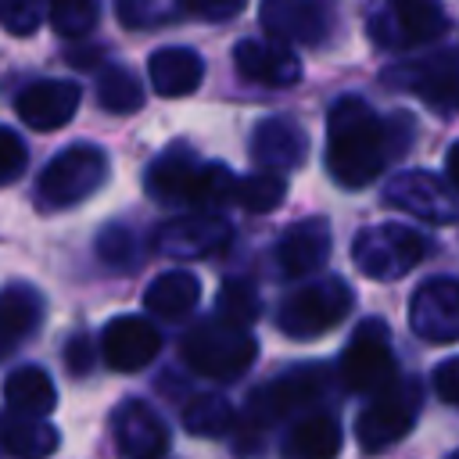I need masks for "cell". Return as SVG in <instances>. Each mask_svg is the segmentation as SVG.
Returning a JSON list of instances; mask_svg holds the SVG:
<instances>
[{"label": "cell", "mask_w": 459, "mask_h": 459, "mask_svg": "<svg viewBox=\"0 0 459 459\" xmlns=\"http://www.w3.org/2000/svg\"><path fill=\"white\" fill-rule=\"evenodd\" d=\"M391 154L387 122L359 97L333 100L326 115V169L344 190L373 183Z\"/></svg>", "instance_id": "1"}, {"label": "cell", "mask_w": 459, "mask_h": 459, "mask_svg": "<svg viewBox=\"0 0 459 459\" xmlns=\"http://www.w3.org/2000/svg\"><path fill=\"white\" fill-rule=\"evenodd\" d=\"M233 172L222 165H201L183 147L165 151L147 169V194L161 204H190V208H212L233 197Z\"/></svg>", "instance_id": "2"}, {"label": "cell", "mask_w": 459, "mask_h": 459, "mask_svg": "<svg viewBox=\"0 0 459 459\" xmlns=\"http://www.w3.org/2000/svg\"><path fill=\"white\" fill-rule=\"evenodd\" d=\"M179 351L194 373L208 380H233L255 362L258 344L240 323H230L215 312L212 319H201L194 330H186Z\"/></svg>", "instance_id": "3"}, {"label": "cell", "mask_w": 459, "mask_h": 459, "mask_svg": "<svg viewBox=\"0 0 459 459\" xmlns=\"http://www.w3.org/2000/svg\"><path fill=\"white\" fill-rule=\"evenodd\" d=\"M108 179V154L93 143L65 147L50 165L39 172V201L47 208H68L86 201Z\"/></svg>", "instance_id": "4"}, {"label": "cell", "mask_w": 459, "mask_h": 459, "mask_svg": "<svg viewBox=\"0 0 459 459\" xmlns=\"http://www.w3.org/2000/svg\"><path fill=\"white\" fill-rule=\"evenodd\" d=\"M423 255H427L423 237L416 230L402 226V222L369 226L351 244L355 269L366 273V276H373V280H394V276L409 273L412 265H420Z\"/></svg>", "instance_id": "5"}, {"label": "cell", "mask_w": 459, "mask_h": 459, "mask_svg": "<svg viewBox=\"0 0 459 459\" xmlns=\"http://www.w3.org/2000/svg\"><path fill=\"white\" fill-rule=\"evenodd\" d=\"M351 308V287L337 276H326L298 294H290L280 308V330L294 341H308L337 326Z\"/></svg>", "instance_id": "6"}, {"label": "cell", "mask_w": 459, "mask_h": 459, "mask_svg": "<svg viewBox=\"0 0 459 459\" xmlns=\"http://www.w3.org/2000/svg\"><path fill=\"white\" fill-rule=\"evenodd\" d=\"M448 29L445 11L437 0H380L369 14V36L380 47H416L434 43Z\"/></svg>", "instance_id": "7"}, {"label": "cell", "mask_w": 459, "mask_h": 459, "mask_svg": "<svg viewBox=\"0 0 459 459\" xmlns=\"http://www.w3.org/2000/svg\"><path fill=\"white\" fill-rule=\"evenodd\" d=\"M420 380H405L398 387H384L377 391L373 405L362 409V416L355 420V437L366 452H380L387 445H394L398 437H405L412 430L416 409H420Z\"/></svg>", "instance_id": "8"}, {"label": "cell", "mask_w": 459, "mask_h": 459, "mask_svg": "<svg viewBox=\"0 0 459 459\" xmlns=\"http://www.w3.org/2000/svg\"><path fill=\"white\" fill-rule=\"evenodd\" d=\"M341 377L351 391H373V394L394 380V351L387 341V326L380 319H366L351 333L341 355Z\"/></svg>", "instance_id": "9"}, {"label": "cell", "mask_w": 459, "mask_h": 459, "mask_svg": "<svg viewBox=\"0 0 459 459\" xmlns=\"http://www.w3.org/2000/svg\"><path fill=\"white\" fill-rule=\"evenodd\" d=\"M391 72H398V75H387L391 86L412 90L437 115H455L459 111V54L437 50L423 61H412V65L391 68Z\"/></svg>", "instance_id": "10"}, {"label": "cell", "mask_w": 459, "mask_h": 459, "mask_svg": "<svg viewBox=\"0 0 459 459\" xmlns=\"http://www.w3.org/2000/svg\"><path fill=\"white\" fill-rule=\"evenodd\" d=\"M262 25L280 43L316 47L333 29V0H262Z\"/></svg>", "instance_id": "11"}, {"label": "cell", "mask_w": 459, "mask_h": 459, "mask_svg": "<svg viewBox=\"0 0 459 459\" xmlns=\"http://www.w3.org/2000/svg\"><path fill=\"white\" fill-rule=\"evenodd\" d=\"M409 326L430 344L459 341V280L437 276L427 280L409 305Z\"/></svg>", "instance_id": "12"}, {"label": "cell", "mask_w": 459, "mask_h": 459, "mask_svg": "<svg viewBox=\"0 0 459 459\" xmlns=\"http://www.w3.org/2000/svg\"><path fill=\"white\" fill-rule=\"evenodd\" d=\"M326 384V369L323 366H301V369H290L283 377H276L273 384H265L258 394H251L247 402V420H262V423H273L294 409H301L305 402H312Z\"/></svg>", "instance_id": "13"}, {"label": "cell", "mask_w": 459, "mask_h": 459, "mask_svg": "<svg viewBox=\"0 0 459 459\" xmlns=\"http://www.w3.org/2000/svg\"><path fill=\"white\" fill-rule=\"evenodd\" d=\"M100 351H104V362L111 369L136 373L161 351V333L143 316H118L104 326Z\"/></svg>", "instance_id": "14"}, {"label": "cell", "mask_w": 459, "mask_h": 459, "mask_svg": "<svg viewBox=\"0 0 459 459\" xmlns=\"http://www.w3.org/2000/svg\"><path fill=\"white\" fill-rule=\"evenodd\" d=\"M75 108H79V86L68 79H39V82L25 86L14 100L18 118L39 133H50V129H61L65 122H72Z\"/></svg>", "instance_id": "15"}, {"label": "cell", "mask_w": 459, "mask_h": 459, "mask_svg": "<svg viewBox=\"0 0 459 459\" xmlns=\"http://www.w3.org/2000/svg\"><path fill=\"white\" fill-rule=\"evenodd\" d=\"M115 445L126 459H161L169 448V430L143 402H122L111 420Z\"/></svg>", "instance_id": "16"}, {"label": "cell", "mask_w": 459, "mask_h": 459, "mask_svg": "<svg viewBox=\"0 0 459 459\" xmlns=\"http://www.w3.org/2000/svg\"><path fill=\"white\" fill-rule=\"evenodd\" d=\"M233 65L244 79L262 82V86H294L301 79V61L294 50H287L280 39L276 43H258V39H240L233 50Z\"/></svg>", "instance_id": "17"}, {"label": "cell", "mask_w": 459, "mask_h": 459, "mask_svg": "<svg viewBox=\"0 0 459 459\" xmlns=\"http://www.w3.org/2000/svg\"><path fill=\"white\" fill-rule=\"evenodd\" d=\"M280 265L287 269V276H308L316 269L326 265L330 258V226L323 215H312V219H301L294 222L283 237H280Z\"/></svg>", "instance_id": "18"}, {"label": "cell", "mask_w": 459, "mask_h": 459, "mask_svg": "<svg viewBox=\"0 0 459 459\" xmlns=\"http://www.w3.org/2000/svg\"><path fill=\"white\" fill-rule=\"evenodd\" d=\"M204 61L190 47H161L147 61V79L161 97H186L201 86Z\"/></svg>", "instance_id": "19"}, {"label": "cell", "mask_w": 459, "mask_h": 459, "mask_svg": "<svg viewBox=\"0 0 459 459\" xmlns=\"http://www.w3.org/2000/svg\"><path fill=\"white\" fill-rule=\"evenodd\" d=\"M384 201L391 208H402V212L420 215V219H434V222L455 219V212H452L441 183L434 176H427V172H405V176H398L391 183V190L384 194Z\"/></svg>", "instance_id": "20"}, {"label": "cell", "mask_w": 459, "mask_h": 459, "mask_svg": "<svg viewBox=\"0 0 459 459\" xmlns=\"http://www.w3.org/2000/svg\"><path fill=\"white\" fill-rule=\"evenodd\" d=\"M0 448L11 459H47L57 452V430L43 416L29 412H0Z\"/></svg>", "instance_id": "21"}, {"label": "cell", "mask_w": 459, "mask_h": 459, "mask_svg": "<svg viewBox=\"0 0 459 459\" xmlns=\"http://www.w3.org/2000/svg\"><path fill=\"white\" fill-rule=\"evenodd\" d=\"M158 240H161V251H169V255L197 258V255H208V251L222 247L230 240V226L215 215H190V219L169 222Z\"/></svg>", "instance_id": "22"}, {"label": "cell", "mask_w": 459, "mask_h": 459, "mask_svg": "<svg viewBox=\"0 0 459 459\" xmlns=\"http://www.w3.org/2000/svg\"><path fill=\"white\" fill-rule=\"evenodd\" d=\"M43 316V298L29 283H11L0 290V359L29 337V330Z\"/></svg>", "instance_id": "23"}, {"label": "cell", "mask_w": 459, "mask_h": 459, "mask_svg": "<svg viewBox=\"0 0 459 459\" xmlns=\"http://www.w3.org/2000/svg\"><path fill=\"white\" fill-rule=\"evenodd\" d=\"M341 452V427L326 412H312L298 420L283 441V459H337Z\"/></svg>", "instance_id": "24"}, {"label": "cell", "mask_w": 459, "mask_h": 459, "mask_svg": "<svg viewBox=\"0 0 459 459\" xmlns=\"http://www.w3.org/2000/svg\"><path fill=\"white\" fill-rule=\"evenodd\" d=\"M251 151H255V158H258L262 165H269V169H294V165H301L308 143H305V133H301L294 122H287V118H269V122L258 126Z\"/></svg>", "instance_id": "25"}, {"label": "cell", "mask_w": 459, "mask_h": 459, "mask_svg": "<svg viewBox=\"0 0 459 459\" xmlns=\"http://www.w3.org/2000/svg\"><path fill=\"white\" fill-rule=\"evenodd\" d=\"M201 298V283L194 273H183V269H172V273H161L147 283L143 290V305L161 316V319H179L186 316Z\"/></svg>", "instance_id": "26"}, {"label": "cell", "mask_w": 459, "mask_h": 459, "mask_svg": "<svg viewBox=\"0 0 459 459\" xmlns=\"http://www.w3.org/2000/svg\"><path fill=\"white\" fill-rule=\"evenodd\" d=\"M4 402L14 412H29V416H47L57 405V391L47 369L39 366H22L7 377L4 384Z\"/></svg>", "instance_id": "27"}, {"label": "cell", "mask_w": 459, "mask_h": 459, "mask_svg": "<svg viewBox=\"0 0 459 459\" xmlns=\"http://www.w3.org/2000/svg\"><path fill=\"white\" fill-rule=\"evenodd\" d=\"M233 423H237V416H233L230 402H226L222 394H215V391L190 398L186 409H183V427H186L190 434H201V437H219V434H226Z\"/></svg>", "instance_id": "28"}, {"label": "cell", "mask_w": 459, "mask_h": 459, "mask_svg": "<svg viewBox=\"0 0 459 459\" xmlns=\"http://www.w3.org/2000/svg\"><path fill=\"white\" fill-rule=\"evenodd\" d=\"M97 97H100L104 111L129 115V111H136L143 104V86H140V79L129 68H108L97 79Z\"/></svg>", "instance_id": "29"}, {"label": "cell", "mask_w": 459, "mask_h": 459, "mask_svg": "<svg viewBox=\"0 0 459 459\" xmlns=\"http://www.w3.org/2000/svg\"><path fill=\"white\" fill-rule=\"evenodd\" d=\"M283 194H287V186L276 172H258V176L237 179V186H233V201L247 212H273L283 201Z\"/></svg>", "instance_id": "30"}, {"label": "cell", "mask_w": 459, "mask_h": 459, "mask_svg": "<svg viewBox=\"0 0 459 459\" xmlns=\"http://www.w3.org/2000/svg\"><path fill=\"white\" fill-rule=\"evenodd\" d=\"M47 14L57 36L79 39L97 25V0H50Z\"/></svg>", "instance_id": "31"}, {"label": "cell", "mask_w": 459, "mask_h": 459, "mask_svg": "<svg viewBox=\"0 0 459 459\" xmlns=\"http://www.w3.org/2000/svg\"><path fill=\"white\" fill-rule=\"evenodd\" d=\"M43 22V0H0V25L11 36H32Z\"/></svg>", "instance_id": "32"}, {"label": "cell", "mask_w": 459, "mask_h": 459, "mask_svg": "<svg viewBox=\"0 0 459 459\" xmlns=\"http://www.w3.org/2000/svg\"><path fill=\"white\" fill-rule=\"evenodd\" d=\"M219 316L230 319V323H240L247 326L255 316H258V298L247 283H226L222 294H219Z\"/></svg>", "instance_id": "33"}, {"label": "cell", "mask_w": 459, "mask_h": 459, "mask_svg": "<svg viewBox=\"0 0 459 459\" xmlns=\"http://www.w3.org/2000/svg\"><path fill=\"white\" fill-rule=\"evenodd\" d=\"M97 255H100L108 265L126 269V265L136 262V240H133V233H129L126 226H108V230L97 237Z\"/></svg>", "instance_id": "34"}, {"label": "cell", "mask_w": 459, "mask_h": 459, "mask_svg": "<svg viewBox=\"0 0 459 459\" xmlns=\"http://www.w3.org/2000/svg\"><path fill=\"white\" fill-rule=\"evenodd\" d=\"M25 143H22V136L14 133V129H7V126H0V183H7V179H18L22 176V169H25Z\"/></svg>", "instance_id": "35"}, {"label": "cell", "mask_w": 459, "mask_h": 459, "mask_svg": "<svg viewBox=\"0 0 459 459\" xmlns=\"http://www.w3.org/2000/svg\"><path fill=\"white\" fill-rule=\"evenodd\" d=\"M190 14L197 18H208V22H222V18H233L247 7V0H179Z\"/></svg>", "instance_id": "36"}, {"label": "cell", "mask_w": 459, "mask_h": 459, "mask_svg": "<svg viewBox=\"0 0 459 459\" xmlns=\"http://www.w3.org/2000/svg\"><path fill=\"white\" fill-rule=\"evenodd\" d=\"M434 394L448 405H459V359H445L434 369Z\"/></svg>", "instance_id": "37"}, {"label": "cell", "mask_w": 459, "mask_h": 459, "mask_svg": "<svg viewBox=\"0 0 459 459\" xmlns=\"http://www.w3.org/2000/svg\"><path fill=\"white\" fill-rule=\"evenodd\" d=\"M65 366H68V373H75V377L90 373V366H93V348H90L86 333H75V337L65 344Z\"/></svg>", "instance_id": "38"}, {"label": "cell", "mask_w": 459, "mask_h": 459, "mask_svg": "<svg viewBox=\"0 0 459 459\" xmlns=\"http://www.w3.org/2000/svg\"><path fill=\"white\" fill-rule=\"evenodd\" d=\"M445 172H448V183L459 190V140L448 147V158H445Z\"/></svg>", "instance_id": "39"}, {"label": "cell", "mask_w": 459, "mask_h": 459, "mask_svg": "<svg viewBox=\"0 0 459 459\" xmlns=\"http://www.w3.org/2000/svg\"><path fill=\"white\" fill-rule=\"evenodd\" d=\"M448 459H459V452H452V455H448Z\"/></svg>", "instance_id": "40"}]
</instances>
